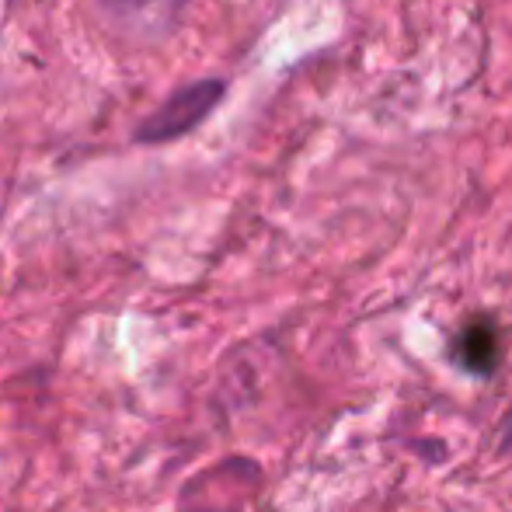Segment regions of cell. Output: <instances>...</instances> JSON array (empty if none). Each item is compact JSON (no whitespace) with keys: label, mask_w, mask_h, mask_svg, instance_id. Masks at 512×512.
Instances as JSON below:
<instances>
[{"label":"cell","mask_w":512,"mask_h":512,"mask_svg":"<svg viewBox=\"0 0 512 512\" xmlns=\"http://www.w3.org/2000/svg\"><path fill=\"white\" fill-rule=\"evenodd\" d=\"M227 95V84L220 77H203V81H192L185 84L182 91L168 98L161 108L147 115L140 126L133 129V140L136 143H171V140H182L189 136L192 129H199L209 115L216 112V105L223 102Z\"/></svg>","instance_id":"cell-1"},{"label":"cell","mask_w":512,"mask_h":512,"mask_svg":"<svg viewBox=\"0 0 512 512\" xmlns=\"http://www.w3.org/2000/svg\"><path fill=\"white\" fill-rule=\"evenodd\" d=\"M108 18L136 39L157 42L178 25L189 0H102Z\"/></svg>","instance_id":"cell-2"},{"label":"cell","mask_w":512,"mask_h":512,"mask_svg":"<svg viewBox=\"0 0 512 512\" xmlns=\"http://www.w3.org/2000/svg\"><path fill=\"white\" fill-rule=\"evenodd\" d=\"M450 356L464 366L467 373H492L502 359V342L499 328H495L492 317H474L453 338Z\"/></svg>","instance_id":"cell-3"},{"label":"cell","mask_w":512,"mask_h":512,"mask_svg":"<svg viewBox=\"0 0 512 512\" xmlns=\"http://www.w3.org/2000/svg\"><path fill=\"white\" fill-rule=\"evenodd\" d=\"M502 450H512V411L506 415V425H502Z\"/></svg>","instance_id":"cell-4"},{"label":"cell","mask_w":512,"mask_h":512,"mask_svg":"<svg viewBox=\"0 0 512 512\" xmlns=\"http://www.w3.org/2000/svg\"><path fill=\"white\" fill-rule=\"evenodd\" d=\"M185 512H189V509H185ZM196 512H220V509H196Z\"/></svg>","instance_id":"cell-5"}]
</instances>
